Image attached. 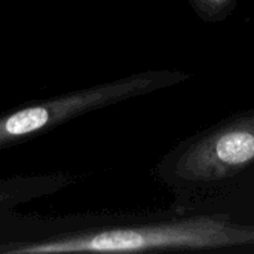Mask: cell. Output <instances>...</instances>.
Returning a JSON list of instances; mask_svg holds the SVG:
<instances>
[{
  "label": "cell",
  "instance_id": "cell-1",
  "mask_svg": "<svg viewBox=\"0 0 254 254\" xmlns=\"http://www.w3.org/2000/svg\"><path fill=\"white\" fill-rule=\"evenodd\" d=\"M249 244H254V225L234 223L228 216H201L143 225L51 229L4 249L3 254L135 253Z\"/></svg>",
  "mask_w": 254,
  "mask_h": 254
},
{
  "label": "cell",
  "instance_id": "cell-2",
  "mask_svg": "<svg viewBox=\"0 0 254 254\" xmlns=\"http://www.w3.org/2000/svg\"><path fill=\"white\" fill-rule=\"evenodd\" d=\"M185 74L149 71L73 91L0 116V149L48 131L91 110L173 85Z\"/></svg>",
  "mask_w": 254,
  "mask_h": 254
},
{
  "label": "cell",
  "instance_id": "cell-3",
  "mask_svg": "<svg viewBox=\"0 0 254 254\" xmlns=\"http://www.w3.org/2000/svg\"><path fill=\"white\" fill-rule=\"evenodd\" d=\"M254 164V112L211 129L193 141L176 162L185 182L228 179Z\"/></svg>",
  "mask_w": 254,
  "mask_h": 254
},
{
  "label": "cell",
  "instance_id": "cell-4",
  "mask_svg": "<svg viewBox=\"0 0 254 254\" xmlns=\"http://www.w3.org/2000/svg\"><path fill=\"white\" fill-rule=\"evenodd\" d=\"M71 177L64 173L15 176L0 180V219L13 208L65 188Z\"/></svg>",
  "mask_w": 254,
  "mask_h": 254
},
{
  "label": "cell",
  "instance_id": "cell-5",
  "mask_svg": "<svg viewBox=\"0 0 254 254\" xmlns=\"http://www.w3.org/2000/svg\"><path fill=\"white\" fill-rule=\"evenodd\" d=\"M192 1L205 18L217 19L232 9L235 0H192Z\"/></svg>",
  "mask_w": 254,
  "mask_h": 254
}]
</instances>
